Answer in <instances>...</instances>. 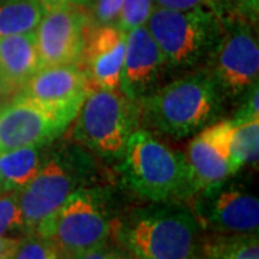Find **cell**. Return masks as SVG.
<instances>
[{
  "label": "cell",
  "instance_id": "6da1fadb",
  "mask_svg": "<svg viewBox=\"0 0 259 259\" xmlns=\"http://www.w3.org/2000/svg\"><path fill=\"white\" fill-rule=\"evenodd\" d=\"M203 228L189 207L154 203L117 222V239L137 259H200Z\"/></svg>",
  "mask_w": 259,
  "mask_h": 259
},
{
  "label": "cell",
  "instance_id": "7a4b0ae2",
  "mask_svg": "<svg viewBox=\"0 0 259 259\" xmlns=\"http://www.w3.org/2000/svg\"><path fill=\"white\" fill-rule=\"evenodd\" d=\"M225 98L206 69H194L157 87L137 104L143 122L175 139L199 133L216 120Z\"/></svg>",
  "mask_w": 259,
  "mask_h": 259
},
{
  "label": "cell",
  "instance_id": "3957f363",
  "mask_svg": "<svg viewBox=\"0 0 259 259\" xmlns=\"http://www.w3.org/2000/svg\"><path fill=\"white\" fill-rule=\"evenodd\" d=\"M118 171L130 190L153 203L179 202L193 196L185 154L146 130H136L130 136Z\"/></svg>",
  "mask_w": 259,
  "mask_h": 259
},
{
  "label": "cell",
  "instance_id": "277c9868",
  "mask_svg": "<svg viewBox=\"0 0 259 259\" xmlns=\"http://www.w3.org/2000/svg\"><path fill=\"white\" fill-rule=\"evenodd\" d=\"M97 175L93 154L78 143H61L47 148L44 163L35 177L19 190V203L29 233L55 212L82 186L91 185Z\"/></svg>",
  "mask_w": 259,
  "mask_h": 259
},
{
  "label": "cell",
  "instance_id": "5b68a950",
  "mask_svg": "<svg viewBox=\"0 0 259 259\" xmlns=\"http://www.w3.org/2000/svg\"><path fill=\"white\" fill-rule=\"evenodd\" d=\"M112 225L111 192L104 186L87 185L69 194L35 232L52 242L61 253L78 256L107 243Z\"/></svg>",
  "mask_w": 259,
  "mask_h": 259
},
{
  "label": "cell",
  "instance_id": "8992f818",
  "mask_svg": "<svg viewBox=\"0 0 259 259\" xmlns=\"http://www.w3.org/2000/svg\"><path fill=\"white\" fill-rule=\"evenodd\" d=\"M222 19L210 10H175L154 6L148 32L166 58L168 69H203L222 33Z\"/></svg>",
  "mask_w": 259,
  "mask_h": 259
},
{
  "label": "cell",
  "instance_id": "52a82bcc",
  "mask_svg": "<svg viewBox=\"0 0 259 259\" xmlns=\"http://www.w3.org/2000/svg\"><path fill=\"white\" fill-rule=\"evenodd\" d=\"M139 105L117 91L93 90L75 117V143L104 158H121L136 130Z\"/></svg>",
  "mask_w": 259,
  "mask_h": 259
},
{
  "label": "cell",
  "instance_id": "ba28073f",
  "mask_svg": "<svg viewBox=\"0 0 259 259\" xmlns=\"http://www.w3.org/2000/svg\"><path fill=\"white\" fill-rule=\"evenodd\" d=\"M82 102L48 104L16 94L0 108V153L52 144L74 122Z\"/></svg>",
  "mask_w": 259,
  "mask_h": 259
},
{
  "label": "cell",
  "instance_id": "9c48e42d",
  "mask_svg": "<svg viewBox=\"0 0 259 259\" xmlns=\"http://www.w3.org/2000/svg\"><path fill=\"white\" fill-rule=\"evenodd\" d=\"M206 69L225 101L241 100L259 76V45L253 23L239 16L222 19V33Z\"/></svg>",
  "mask_w": 259,
  "mask_h": 259
},
{
  "label": "cell",
  "instance_id": "30bf717a",
  "mask_svg": "<svg viewBox=\"0 0 259 259\" xmlns=\"http://www.w3.org/2000/svg\"><path fill=\"white\" fill-rule=\"evenodd\" d=\"M193 197V213L203 229L226 235H258L259 200L242 186L229 185L226 180Z\"/></svg>",
  "mask_w": 259,
  "mask_h": 259
},
{
  "label": "cell",
  "instance_id": "8fae6325",
  "mask_svg": "<svg viewBox=\"0 0 259 259\" xmlns=\"http://www.w3.org/2000/svg\"><path fill=\"white\" fill-rule=\"evenodd\" d=\"M88 28V15L78 6L45 12L35 29L39 66H81Z\"/></svg>",
  "mask_w": 259,
  "mask_h": 259
},
{
  "label": "cell",
  "instance_id": "7c38bea8",
  "mask_svg": "<svg viewBox=\"0 0 259 259\" xmlns=\"http://www.w3.org/2000/svg\"><path fill=\"white\" fill-rule=\"evenodd\" d=\"M235 128L232 120L212 122L196 133L189 143L185 158L193 196L232 176L231 143Z\"/></svg>",
  "mask_w": 259,
  "mask_h": 259
},
{
  "label": "cell",
  "instance_id": "4fadbf2b",
  "mask_svg": "<svg viewBox=\"0 0 259 259\" xmlns=\"http://www.w3.org/2000/svg\"><path fill=\"white\" fill-rule=\"evenodd\" d=\"M167 71L170 69L166 58L146 25L127 32L120 78V90L125 98L139 104L160 87V81Z\"/></svg>",
  "mask_w": 259,
  "mask_h": 259
},
{
  "label": "cell",
  "instance_id": "5bb4252c",
  "mask_svg": "<svg viewBox=\"0 0 259 259\" xmlns=\"http://www.w3.org/2000/svg\"><path fill=\"white\" fill-rule=\"evenodd\" d=\"M127 33L115 25L90 26L81 64L94 90L117 91L125 56Z\"/></svg>",
  "mask_w": 259,
  "mask_h": 259
},
{
  "label": "cell",
  "instance_id": "9a60e30c",
  "mask_svg": "<svg viewBox=\"0 0 259 259\" xmlns=\"http://www.w3.org/2000/svg\"><path fill=\"white\" fill-rule=\"evenodd\" d=\"M93 91L79 65H54L37 69L18 94L48 104L83 101Z\"/></svg>",
  "mask_w": 259,
  "mask_h": 259
},
{
  "label": "cell",
  "instance_id": "2e32d148",
  "mask_svg": "<svg viewBox=\"0 0 259 259\" xmlns=\"http://www.w3.org/2000/svg\"><path fill=\"white\" fill-rule=\"evenodd\" d=\"M39 68L35 32L0 37V75L13 97Z\"/></svg>",
  "mask_w": 259,
  "mask_h": 259
},
{
  "label": "cell",
  "instance_id": "e0dca14e",
  "mask_svg": "<svg viewBox=\"0 0 259 259\" xmlns=\"http://www.w3.org/2000/svg\"><path fill=\"white\" fill-rule=\"evenodd\" d=\"M48 146L20 147L0 153V193L19 192L28 185L42 166Z\"/></svg>",
  "mask_w": 259,
  "mask_h": 259
},
{
  "label": "cell",
  "instance_id": "ac0fdd59",
  "mask_svg": "<svg viewBox=\"0 0 259 259\" xmlns=\"http://www.w3.org/2000/svg\"><path fill=\"white\" fill-rule=\"evenodd\" d=\"M200 259H259L258 235L213 233L203 238Z\"/></svg>",
  "mask_w": 259,
  "mask_h": 259
},
{
  "label": "cell",
  "instance_id": "d6986e66",
  "mask_svg": "<svg viewBox=\"0 0 259 259\" xmlns=\"http://www.w3.org/2000/svg\"><path fill=\"white\" fill-rule=\"evenodd\" d=\"M44 15L36 0H0V37L35 32Z\"/></svg>",
  "mask_w": 259,
  "mask_h": 259
},
{
  "label": "cell",
  "instance_id": "ffe728a7",
  "mask_svg": "<svg viewBox=\"0 0 259 259\" xmlns=\"http://www.w3.org/2000/svg\"><path fill=\"white\" fill-rule=\"evenodd\" d=\"M259 157V120L235 128L231 143V171L235 176L243 167L256 166Z\"/></svg>",
  "mask_w": 259,
  "mask_h": 259
},
{
  "label": "cell",
  "instance_id": "44dd1931",
  "mask_svg": "<svg viewBox=\"0 0 259 259\" xmlns=\"http://www.w3.org/2000/svg\"><path fill=\"white\" fill-rule=\"evenodd\" d=\"M19 232L29 233L19 203V192H3L0 193V236H12Z\"/></svg>",
  "mask_w": 259,
  "mask_h": 259
},
{
  "label": "cell",
  "instance_id": "7402d4cb",
  "mask_svg": "<svg viewBox=\"0 0 259 259\" xmlns=\"http://www.w3.org/2000/svg\"><path fill=\"white\" fill-rule=\"evenodd\" d=\"M59 256L61 252L52 242L32 232L22 239L19 238L8 259H58Z\"/></svg>",
  "mask_w": 259,
  "mask_h": 259
},
{
  "label": "cell",
  "instance_id": "603a6c76",
  "mask_svg": "<svg viewBox=\"0 0 259 259\" xmlns=\"http://www.w3.org/2000/svg\"><path fill=\"white\" fill-rule=\"evenodd\" d=\"M154 6V0H124L115 26L125 33L131 29L144 26Z\"/></svg>",
  "mask_w": 259,
  "mask_h": 259
},
{
  "label": "cell",
  "instance_id": "cb8c5ba5",
  "mask_svg": "<svg viewBox=\"0 0 259 259\" xmlns=\"http://www.w3.org/2000/svg\"><path fill=\"white\" fill-rule=\"evenodd\" d=\"M158 8L175 10H189L202 8L216 13L221 18L235 16L232 0H154Z\"/></svg>",
  "mask_w": 259,
  "mask_h": 259
},
{
  "label": "cell",
  "instance_id": "d4e9b609",
  "mask_svg": "<svg viewBox=\"0 0 259 259\" xmlns=\"http://www.w3.org/2000/svg\"><path fill=\"white\" fill-rule=\"evenodd\" d=\"M241 105L235 112L232 122L238 127L249 121L259 120V83L255 82L241 97Z\"/></svg>",
  "mask_w": 259,
  "mask_h": 259
},
{
  "label": "cell",
  "instance_id": "484cf974",
  "mask_svg": "<svg viewBox=\"0 0 259 259\" xmlns=\"http://www.w3.org/2000/svg\"><path fill=\"white\" fill-rule=\"evenodd\" d=\"M235 16L246 19L250 23L258 22L259 0H232Z\"/></svg>",
  "mask_w": 259,
  "mask_h": 259
},
{
  "label": "cell",
  "instance_id": "4316f807",
  "mask_svg": "<svg viewBox=\"0 0 259 259\" xmlns=\"http://www.w3.org/2000/svg\"><path fill=\"white\" fill-rule=\"evenodd\" d=\"M36 2L45 12L64 9V8H69V6L82 8V0H36Z\"/></svg>",
  "mask_w": 259,
  "mask_h": 259
},
{
  "label": "cell",
  "instance_id": "83f0119b",
  "mask_svg": "<svg viewBox=\"0 0 259 259\" xmlns=\"http://www.w3.org/2000/svg\"><path fill=\"white\" fill-rule=\"evenodd\" d=\"M110 250L111 249L107 246V243H104L101 246L79 253L78 256H75V259H110Z\"/></svg>",
  "mask_w": 259,
  "mask_h": 259
},
{
  "label": "cell",
  "instance_id": "f1b7e54d",
  "mask_svg": "<svg viewBox=\"0 0 259 259\" xmlns=\"http://www.w3.org/2000/svg\"><path fill=\"white\" fill-rule=\"evenodd\" d=\"M19 238H12V236H0V259H8L12 250L15 249Z\"/></svg>",
  "mask_w": 259,
  "mask_h": 259
},
{
  "label": "cell",
  "instance_id": "f546056e",
  "mask_svg": "<svg viewBox=\"0 0 259 259\" xmlns=\"http://www.w3.org/2000/svg\"><path fill=\"white\" fill-rule=\"evenodd\" d=\"M12 97H13V93L10 91L8 83L5 82V79H3L2 75H0V108H2L6 102L10 101Z\"/></svg>",
  "mask_w": 259,
  "mask_h": 259
},
{
  "label": "cell",
  "instance_id": "4dcf8cb0",
  "mask_svg": "<svg viewBox=\"0 0 259 259\" xmlns=\"http://www.w3.org/2000/svg\"><path fill=\"white\" fill-rule=\"evenodd\" d=\"M110 259H137L133 256L125 249H111L110 250Z\"/></svg>",
  "mask_w": 259,
  "mask_h": 259
},
{
  "label": "cell",
  "instance_id": "1f68e13d",
  "mask_svg": "<svg viewBox=\"0 0 259 259\" xmlns=\"http://www.w3.org/2000/svg\"><path fill=\"white\" fill-rule=\"evenodd\" d=\"M58 259H75V256H69V255H64V253H61V256Z\"/></svg>",
  "mask_w": 259,
  "mask_h": 259
},
{
  "label": "cell",
  "instance_id": "d6a6232c",
  "mask_svg": "<svg viewBox=\"0 0 259 259\" xmlns=\"http://www.w3.org/2000/svg\"><path fill=\"white\" fill-rule=\"evenodd\" d=\"M93 0H82V8H88Z\"/></svg>",
  "mask_w": 259,
  "mask_h": 259
}]
</instances>
